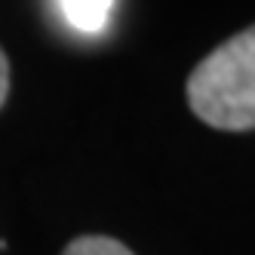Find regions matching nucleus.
Returning a JSON list of instances; mask_svg holds the SVG:
<instances>
[{
    "label": "nucleus",
    "instance_id": "f257e3e1",
    "mask_svg": "<svg viewBox=\"0 0 255 255\" xmlns=\"http://www.w3.org/2000/svg\"><path fill=\"white\" fill-rule=\"evenodd\" d=\"M191 111L212 129H255V25L215 46L188 77Z\"/></svg>",
    "mask_w": 255,
    "mask_h": 255
},
{
    "label": "nucleus",
    "instance_id": "f03ea898",
    "mask_svg": "<svg viewBox=\"0 0 255 255\" xmlns=\"http://www.w3.org/2000/svg\"><path fill=\"white\" fill-rule=\"evenodd\" d=\"M117 0H59V12L77 34H102Z\"/></svg>",
    "mask_w": 255,
    "mask_h": 255
},
{
    "label": "nucleus",
    "instance_id": "7ed1b4c3",
    "mask_svg": "<svg viewBox=\"0 0 255 255\" xmlns=\"http://www.w3.org/2000/svg\"><path fill=\"white\" fill-rule=\"evenodd\" d=\"M62 255H132V249H126L120 240L114 237H77V240H71L65 246Z\"/></svg>",
    "mask_w": 255,
    "mask_h": 255
},
{
    "label": "nucleus",
    "instance_id": "20e7f679",
    "mask_svg": "<svg viewBox=\"0 0 255 255\" xmlns=\"http://www.w3.org/2000/svg\"><path fill=\"white\" fill-rule=\"evenodd\" d=\"M6 93H9V62L3 56V49H0V105L6 102Z\"/></svg>",
    "mask_w": 255,
    "mask_h": 255
}]
</instances>
